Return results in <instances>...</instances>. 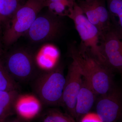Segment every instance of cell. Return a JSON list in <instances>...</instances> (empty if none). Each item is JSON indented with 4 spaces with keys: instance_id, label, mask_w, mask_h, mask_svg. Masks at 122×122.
<instances>
[{
    "instance_id": "cell-1",
    "label": "cell",
    "mask_w": 122,
    "mask_h": 122,
    "mask_svg": "<svg viewBox=\"0 0 122 122\" xmlns=\"http://www.w3.org/2000/svg\"><path fill=\"white\" fill-rule=\"evenodd\" d=\"M69 54L72 61L78 66L83 77L97 95L106 94L115 87L113 79V71L89 52L73 45L70 47Z\"/></svg>"
},
{
    "instance_id": "cell-2",
    "label": "cell",
    "mask_w": 122,
    "mask_h": 122,
    "mask_svg": "<svg viewBox=\"0 0 122 122\" xmlns=\"http://www.w3.org/2000/svg\"><path fill=\"white\" fill-rule=\"evenodd\" d=\"M33 81V91L43 105L51 107L62 106L66 77L61 67L55 66L39 74Z\"/></svg>"
},
{
    "instance_id": "cell-3",
    "label": "cell",
    "mask_w": 122,
    "mask_h": 122,
    "mask_svg": "<svg viewBox=\"0 0 122 122\" xmlns=\"http://www.w3.org/2000/svg\"><path fill=\"white\" fill-rule=\"evenodd\" d=\"M68 17L73 20L81 38L82 44L80 48L89 52L106 66L101 49V33L97 28L88 20L75 1Z\"/></svg>"
},
{
    "instance_id": "cell-4",
    "label": "cell",
    "mask_w": 122,
    "mask_h": 122,
    "mask_svg": "<svg viewBox=\"0 0 122 122\" xmlns=\"http://www.w3.org/2000/svg\"><path fill=\"white\" fill-rule=\"evenodd\" d=\"M45 0H28L20 5L11 18L4 36L5 44L12 45L26 33L38 14L45 7Z\"/></svg>"
},
{
    "instance_id": "cell-5",
    "label": "cell",
    "mask_w": 122,
    "mask_h": 122,
    "mask_svg": "<svg viewBox=\"0 0 122 122\" xmlns=\"http://www.w3.org/2000/svg\"><path fill=\"white\" fill-rule=\"evenodd\" d=\"M3 65L9 74L17 82L33 81L39 74L36 73L33 55L20 50L9 53Z\"/></svg>"
},
{
    "instance_id": "cell-6",
    "label": "cell",
    "mask_w": 122,
    "mask_h": 122,
    "mask_svg": "<svg viewBox=\"0 0 122 122\" xmlns=\"http://www.w3.org/2000/svg\"><path fill=\"white\" fill-rule=\"evenodd\" d=\"M101 47L106 65L122 75V35L111 26L102 35Z\"/></svg>"
},
{
    "instance_id": "cell-7",
    "label": "cell",
    "mask_w": 122,
    "mask_h": 122,
    "mask_svg": "<svg viewBox=\"0 0 122 122\" xmlns=\"http://www.w3.org/2000/svg\"><path fill=\"white\" fill-rule=\"evenodd\" d=\"M96 114L103 122H118L122 118V89L115 86L100 95L96 103Z\"/></svg>"
},
{
    "instance_id": "cell-8",
    "label": "cell",
    "mask_w": 122,
    "mask_h": 122,
    "mask_svg": "<svg viewBox=\"0 0 122 122\" xmlns=\"http://www.w3.org/2000/svg\"><path fill=\"white\" fill-rule=\"evenodd\" d=\"M56 16H37L26 33L32 41L39 42L54 39L59 35L62 24Z\"/></svg>"
},
{
    "instance_id": "cell-9",
    "label": "cell",
    "mask_w": 122,
    "mask_h": 122,
    "mask_svg": "<svg viewBox=\"0 0 122 122\" xmlns=\"http://www.w3.org/2000/svg\"><path fill=\"white\" fill-rule=\"evenodd\" d=\"M83 76L76 63L72 61L69 66L62 96V106L70 115L75 117L76 100L81 89Z\"/></svg>"
},
{
    "instance_id": "cell-10",
    "label": "cell",
    "mask_w": 122,
    "mask_h": 122,
    "mask_svg": "<svg viewBox=\"0 0 122 122\" xmlns=\"http://www.w3.org/2000/svg\"><path fill=\"white\" fill-rule=\"evenodd\" d=\"M78 4L88 20L97 28L102 35L111 28L109 11L100 0H84Z\"/></svg>"
},
{
    "instance_id": "cell-11",
    "label": "cell",
    "mask_w": 122,
    "mask_h": 122,
    "mask_svg": "<svg viewBox=\"0 0 122 122\" xmlns=\"http://www.w3.org/2000/svg\"><path fill=\"white\" fill-rule=\"evenodd\" d=\"M96 94L89 83L83 77L75 107V118L82 117L89 113L96 100Z\"/></svg>"
},
{
    "instance_id": "cell-12",
    "label": "cell",
    "mask_w": 122,
    "mask_h": 122,
    "mask_svg": "<svg viewBox=\"0 0 122 122\" xmlns=\"http://www.w3.org/2000/svg\"><path fill=\"white\" fill-rule=\"evenodd\" d=\"M18 90L0 91V120L6 119L15 111V107L20 98Z\"/></svg>"
},
{
    "instance_id": "cell-13",
    "label": "cell",
    "mask_w": 122,
    "mask_h": 122,
    "mask_svg": "<svg viewBox=\"0 0 122 122\" xmlns=\"http://www.w3.org/2000/svg\"><path fill=\"white\" fill-rule=\"evenodd\" d=\"M107 9L112 26L122 35V0H108Z\"/></svg>"
},
{
    "instance_id": "cell-14",
    "label": "cell",
    "mask_w": 122,
    "mask_h": 122,
    "mask_svg": "<svg viewBox=\"0 0 122 122\" xmlns=\"http://www.w3.org/2000/svg\"><path fill=\"white\" fill-rule=\"evenodd\" d=\"M75 0H65L45 4L51 13L55 16H67L70 12Z\"/></svg>"
},
{
    "instance_id": "cell-15",
    "label": "cell",
    "mask_w": 122,
    "mask_h": 122,
    "mask_svg": "<svg viewBox=\"0 0 122 122\" xmlns=\"http://www.w3.org/2000/svg\"><path fill=\"white\" fill-rule=\"evenodd\" d=\"M19 0H0L1 21L11 19L20 6Z\"/></svg>"
},
{
    "instance_id": "cell-16",
    "label": "cell",
    "mask_w": 122,
    "mask_h": 122,
    "mask_svg": "<svg viewBox=\"0 0 122 122\" xmlns=\"http://www.w3.org/2000/svg\"><path fill=\"white\" fill-rule=\"evenodd\" d=\"M19 86L9 74L0 58V91L18 90Z\"/></svg>"
},
{
    "instance_id": "cell-17",
    "label": "cell",
    "mask_w": 122,
    "mask_h": 122,
    "mask_svg": "<svg viewBox=\"0 0 122 122\" xmlns=\"http://www.w3.org/2000/svg\"><path fill=\"white\" fill-rule=\"evenodd\" d=\"M41 122H75L70 115L62 113L57 109L47 110L41 118Z\"/></svg>"
},
{
    "instance_id": "cell-18",
    "label": "cell",
    "mask_w": 122,
    "mask_h": 122,
    "mask_svg": "<svg viewBox=\"0 0 122 122\" xmlns=\"http://www.w3.org/2000/svg\"><path fill=\"white\" fill-rule=\"evenodd\" d=\"M81 122H103L98 115L89 113L83 116Z\"/></svg>"
},
{
    "instance_id": "cell-19",
    "label": "cell",
    "mask_w": 122,
    "mask_h": 122,
    "mask_svg": "<svg viewBox=\"0 0 122 122\" xmlns=\"http://www.w3.org/2000/svg\"><path fill=\"white\" fill-rule=\"evenodd\" d=\"M27 121L24 120L22 119L17 116V117L9 121L8 122H27Z\"/></svg>"
},
{
    "instance_id": "cell-20",
    "label": "cell",
    "mask_w": 122,
    "mask_h": 122,
    "mask_svg": "<svg viewBox=\"0 0 122 122\" xmlns=\"http://www.w3.org/2000/svg\"><path fill=\"white\" fill-rule=\"evenodd\" d=\"M65 0H46L45 4L50 2H57V1H61Z\"/></svg>"
},
{
    "instance_id": "cell-21",
    "label": "cell",
    "mask_w": 122,
    "mask_h": 122,
    "mask_svg": "<svg viewBox=\"0 0 122 122\" xmlns=\"http://www.w3.org/2000/svg\"><path fill=\"white\" fill-rule=\"evenodd\" d=\"M1 54V50L0 43V56Z\"/></svg>"
},
{
    "instance_id": "cell-22",
    "label": "cell",
    "mask_w": 122,
    "mask_h": 122,
    "mask_svg": "<svg viewBox=\"0 0 122 122\" xmlns=\"http://www.w3.org/2000/svg\"><path fill=\"white\" fill-rule=\"evenodd\" d=\"M5 121H2V120H0V122H5Z\"/></svg>"
},
{
    "instance_id": "cell-23",
    "label": "cell",
    "mask_w": 122,
    "mask_h": 122,
    "mask_svg": "<svg viewBox=\"0 0 122 122\" xmlns=\"http://www.w3.org/2000/svg\"><path fill=\"white\" fill-rule=\"evenodd\" d=\"M85 1H89L91 0H85Z\"/></svg>"
},
{
    "instance_id": "cell-24",
    "label": "cell",
    "mask_w": 122,
    "mask_h": 122,
    "mask_svg": "<svg viewBox=\"0 0 122 122\" xmlns=\"http://www.w3.org/2000/svg\"><path fill=\"white\" fill-rule=\"evenodd\" d=\"M1 22V21L0 18V23Z\"/></svg>"
},
{
    "instance_id": "cell-25",
    "label": "cell",
    "mask_w": 122,
    "mask_h": 122,
    "mask_svg": "<svg viewBox=\"0 0 122 122\" xmlns=\"http://www.w3.org/2000/svg\"><path fill=\"white\" fill-rule=\"evenodd\" d=\"M19 0L20 1V0Z\"/></svg>"
},
{
    "instance_id": "cell-26",
    "label": "cell",
    "mask_w": 122,
    "mask_h": 122,
    "mask_svg": "<svg viewBox=\"0 0 122 122\" xmlns=\"http://www.w3.org/2000/svg\"><path fill=\"white\" fill-rule=\"evenodd\" d=\"M45 0L46 1V0Z\"/></svg>"
}]
</instances>
